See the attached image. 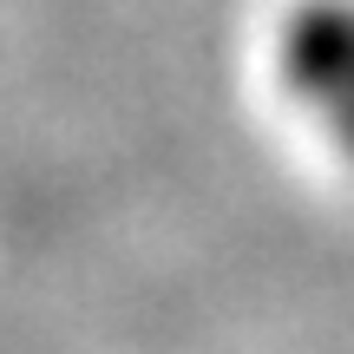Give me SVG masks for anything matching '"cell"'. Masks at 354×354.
Returning <instances> with one entry per match:
<instances>
[{"instance_id": "6da1fadb", "label": "cell", "mask_w": 354, "mask_h": 354, "mask_svg": "<svg viewBox=\"0 0 354 354\" xmlns=\"http://www.w3.org/2000/svg\"><path fill=\"white\" fill-rule=\"evenodd\" d=\"M295 79L315 105L335 112V131L354 145V20H308L295 33Z\"/></svg>"}]
</instances>
